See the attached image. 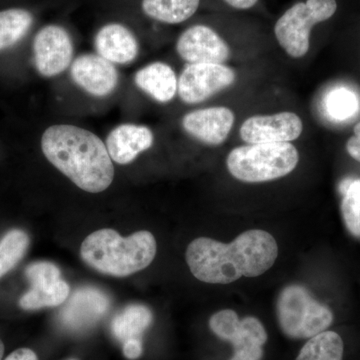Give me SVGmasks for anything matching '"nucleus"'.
Returning a JSON list of instances; mask_svg holds the SVG:
<instances>
[{
	"instance_id": "393cba45",
	"label": "nucleus",
	"mask_w": 360,
	"mask_h": 360,
	"mask_svg": "<svg viewBox=\"0 0 360 360\" xmlns=\"http://www.w3.org/2000/svg\"><path fill=\"white\" fill-rule=\"evenodd\" d=\"M326 108L329 115L338 120H345L352 117L359 108L356 96L350 90L335 89L328 97Z\"/></svg>"
},
{
	"instance_id": "5701e85b",
	"label": "nucleus",
	"mask_w": 360,
	"mask_h": 360,
	"mask_svg": "<svg viewBox=\"0 0 360 360\" xmlns=\"http://www.w3.org/2000/svg\"><path fill=\"white\" fill-rule=\"evenodd\" d=\"M341 214L352 236L360 238V179H345L340 184Z\"/></svg>"
},
{
	"instance_id": "b1692460",
	"label": "nucleus",
	"mask_w": 360,
	"mask_h": 360,
	"mask_svg": "<svg viewBox=\"0 0 360 360\" xmlns=\"http://www.w3.org/2000/svg\"><path fill=\"white\" fill-rule=\"evenodd\" d=\"M30 243V236L21 229L7 232L0 240V278L25 257Z\"/></svg>"
},
{
	"instance_id": "a878e982",
	"label": "nucleus",
	"mask_w": 360,
	"mask_h": 360,
	"mask_svg": "<svg viewBox=\"0 0 360 360\" xmlns=\"http://www.w3.org/2000/svg\"><path fill=\"white\" fill-rule=\"evenodd\" d=\"M262 0H217L220 9L224 13H245L255 11Z\"/></svg>"
},
{
	"instance_id": "423d86ee",
	"label": "nucleus",
	"mask_w": 360,
	"mask_h": 360,
	"mask_svg": "<svg viewBox=\"0 0 360 360\" xmlns=\"http://www.w3.org/2000/svg\"><path fill=\"white\" fill-rule=\"evenodd\" d=\"M276 317L281 333L291 340H309L328 330L335 321L331 309L298 284L286 286L281 291L277 300Z\"/></svg>"
},
{
	"instance_id": "9d476101",
	"label": "nucleus",
	"mask_w": 360,
	"mask_h": 360,
	"mask_svg": "<svg viewBox=\"0 0 360 360\" xmlns=\"http://www.w3.org/2000/svg\"><path fill=\"white\" fill-rule=\"evenodd\" d=\"M110 307V297L103 291L91 286L78 288L59 312V328L68 335H86L105 316Z\"/></svg>"
},
{
	"instance_id": "20e7f679",
	"label": "nucleus",
	"mask_w": 360,
	"mask_h": 360,
	"mask_svg": "<svg viewBox=\"0 0 360 360\" xmlns=\"http://www.w3.org/2000/svg\"><path fill=\"white\" fill-rule=\"evenodd\" d=\"M338 11V0H295L274 21L272 35L286 56L302 59L310 51L315 30Z\"/></svg>"
},
{
	"instance_id": "6e6552de",
	"label": "nucleus",
	"mask_w": 360,
	"mask_h": 360,
	"mask_svg": "<svg viewBox=\"0 0 360 360\" xmlns=\"http://www.w3.org/2000/svg\"><path fill=\"white\" fill-rule=\"evenodd\" d=\"M208 328L231 347L229 360H264L269 333L257 317L240 319L234 310H220L210 316Z\"/></svg>"
},
{
	"instance_id": "c756f323",
	"label": "nucleus",
	"mask_w": 360,
	"mask_h": 360,
	"mask_svg": "<svg viewBox=\"0 0 360 360\" xmlns=\"http://www.w3.org/2000/svg\"><path fill=\"white\" fill-rule=\"evenodd\" d=\"M63 360H84V359H80V357H78V356H70V357H68V359H65Z\"/></svg>"
},
{
	"instance_id": "9b49d317",
	"label": "nucleus",
	"mask_w": 360,
	"mask_h": 360,
	"mask_svg": "<svg viewBox=\"0 0 360 360\" xmlns=\"http://www.w3.org/2000/svg\"><path fill=\"white\" fill-rule=\"evenodd\" d=\"M33 61L42 77H58L70 68L75 54L70 32L60 25L44 26L33 40Z\"/></svg>"
},
{
	"instance_id": "f03ea898",
	"label": "nucleus",
	"mask_w": 360,
	"mask_h": 360,
	"mask_svg": "<svg viewBox=\"0 0 360 360\" xmlns=\"http://www.w3.org/2000/svg\"><path fill=\"white\" fill-rule=\"evenodd\" d=\"M46 160L77 187L103 193L115 179V165L105 143L96 134L73 124H54L41 136Z\"/></svg>"
},
{
	"instance_id": "f3484780",
	"label": "nucleus",
	"mask_w": 360,
	"mask_h": 360,
	"mask_svg": "<svg viewBox=\"0 0 360 360\" xmlns=\"http://www.w3.org/2000/svg\"><path fill=\"white\" fill-rule=\"evenodd\" d=\"M96 53L115 65L134 63L139 54L134 33L122 23H108L97 32L94 39Z\"/></svg>"
},
{
	"instance_id": "f8f14e48",
	"label": "nucleus",
	"mask_w": 360,
	"mask_h": 360,
	"mask_svg": "<svg viewBox=\"0 0 360 360\" xmlns=\"http://www.w3.org/2000/svg\"><path fill=\"white\" fill-rule=\"evenodd\" d=\"M58 265L49 262H37L25 269V276L32 288L21 296L20 307L25 310L56 307L70 296V285L61 279Z\"/></svg>"
},
{
	"instance_id": "4be33fe9",
	"label": "nucleus",
	"mask_w": 360,
	"mask_h": 360,
	"mask_svg": "<svg viewBox=\"0 0 360 360\" xmlns=\"http://www.w3.org/2000/svg\"><path fill=\"white\" fill-rule=\"evenodd\" d=\"M33 20L32 13L26 9L9 8L0 11V52L25 39Z\"/></svg>"
},
{
	"instance_id": "4468645a",
	"label": "nucleus",
	"mask_w": 360,
	"mask_h": 360,
	"mask_svg": "<svg viewBox=\"0 0 360 360\" xmlns=\"http://www.w3.org/2000/svg\"><path fill=\"white\" fill-rule=\"evenodd\" d=\"M236 113L224 105L189 111L181 118L184 131L207 146H222L236 124Z\"/></svg>"
},
{
	"instance_id": "7ed1b4c3",
	"label": "nucleus",
	"mask_w": 360,
	"mask_h": 360,
	"mask_svg": "<svg viewBox=\"0 0 360 360\" xmlns=\"http://www.w3.org/2000/svg\"><path fill=\"white\" fill-rule=\"evenodd\" d=\"M158 245L151 232H135L122 238L113 229L92 232L82 243V260L101 274L125 277L136 274L151 264Z\"/></svg>"
},
{
	"instance_id": "cd10ccee",
	"label": "nucleus",
	"mask_w": 360,
	"mask_h": 360,
	"mask_svg": "<svg viewBox=\"0 0 360 360\" xmlns=\"http://www.w3.org/2000/svg\"><path fill=\"white\" fill-rule=\"evenodd\" d=\"M4 360H40L39 354L30 347H20L13 350Z\"/></svg>"
},
{
	"instance_id": "c85d7f7f",
	"label": "nucleus",
	"mask_w": 360,
	"mask_h": 360,
	"mask_svg": "<svg viewBox=\"0 0 360 360\" xmlns=\"http://www.w3.org/2000/svg\"><path fill=\"white\" fill-rule=\"evenodd\" d=\"M4 354H6V345H4V341L0 338V360H4Z\"/></svg>"
},
{
	"instance_id": "bb28decb",
	"label": "nucleus",
	"mask_w": 360,
	"mask_h": 360,
	"mask_svg": "<svg viewBox=\"0 0 360 360\" xmlns=\"http://www.w3.org/2000/svg\"><path fill=\"white\" fill-rule=\"evenodd\" d=\"M348 155L360 162V122L354 127V135L347 142Z\"/></svg>"
},
{
	"instance_id": "1a4fd4ad",
	"label": "nucleus",
	"mask_w": 360,
	"mask_h": 360,
	"mask_svg": "<svg viewBox=\"0 0 360 360\" xmlns=\"http://www.w3.org/2000/svg\"><path fill=\"white\" fill-rule=\"evenodd\" d=\"M238 80V72L229 65H186L179 77L177 96L187 105H196L224 91Z\"/></svg>"
},
{
	"instance_id": "2eb2a0df",
	"label": "nucleus",
	"mask_w": 360,
	"mask_h": 360,
	"mask_svg": "<svg viewBox=\"0 0 360 360\" xmlns=\"http://www.w3.org/2000/svg\"><path fill=\"white\" fill-rule=\"evenodd\" d=\"M73 82L85 94L104 98L111 96L120 84V75L115 65L97 53L78 56L70 65Z\"/></svg>"
},
{
	"instance_id": "f257e3e1",
	"label": "nucleus",
	"mask_w": 360,
	"mask_h": 360,
	"mask_svg": "<svg viewBox=\"0 0 360 360\" xmlns=\"http://www.w3.org/2000/svg\"><path fill=\"white\" fill-rule=\"evenodd\" d=\"M278 257L276 240L267 231L243 232L231 243L207 238L189 243L186 259L191 274L206 283L227 284L240 277H257L272 267Z\"/></svg>"
},
{
	"instance_id": "ddd939ff",
	"label": "nucleus",
	"mask_w": 360,
	"mask_h": 360,
	"mask_svg": "<svg viewBox=\"0 0 360 360\" xmlns=\"http://www.w3.org/2000/svg\"><path fill=\"white\" fill-rule=\"evenodd\" d=\"M302 118L292 111L255 115L246 118L239 127V137L245 144L284 143L302 136Z\"/></svg>"
},
{
	"instance_id": "39448f33",
	"label": "nucleus",
	"mask_w": 360,
	"mask_h": 360,
	"mask_svg": "<svg viewBox=\"0 0 360 360\" xmlns=\"http://www.w3.org/2000/svg\"><path fill=\"white\" fill-rule=\"evenodd\" d=\"M300 162V153L291 142L243 144L231 149L226 167L232 177L246 184L283 179Z\"/></svg>"
},
{
	"instance_id": "6ab92c4d",
	"label": "nucleus",
	"mask_w": 360,
	"mask_h": 360,
	"mask_svg": "<svg viewBox=\"0 0 360 360\" xmlns=\"http://www.w3.org/2000/svg\"><path fill=\"white\" fill-rule=\"evenodd\" d=\"M153 323V311L148 307L129 305L113 317L110 323L111 335L120 345L127 340H136L144 345V335Z\"/></svg>"
},
{
	"instance_id": "aec40b11",
	"label": "nucleus",
	"mask_w": 360,
	"mask_h": 360,
	"mask_svg": "<svg viewBox=\"0 0 360 360\" xmlns=\"http://www.w3.org/2000/svg\"><path fill=\"white\" fill-rule=\"evenodd\" d=\"M201 4L202 0H142L141 9L150 20L176 25L191 20Z\"/></svg>"
},
{
	"instance_id": "0eeeda50",
	"label": "nucleus",
	"mask_w": 360,
	"mask_h": 360,
	"mask_svg": "<svg viewBox=\"0 0 360 360\" xmlns=\"http://www.w3.org/2000/svg\"><path fill=\"white\" fill-rule=\"evenodd\" d=\"M241 20L224 13L222 18H217V25L198 22L189 25L177 37L175 51L186 65H226L233 56L231 34Z\"/></svg>"
},
{
	"instance_id": "412c9836",
	"label": "nucleus",
	"mask_w": 360,
	"mask_h": 360,
	"mask_svg": "<svg viewBox=\"0 0 360 360\" xmlns=\"http://www.w3.org/2000/svg\"><path fill=\"white\" fill-rule=\"evenodd\" d=\"M345 342L335 330L323 331L304 341L295 360H345Z\"/></svg>"
},
{
	"instance_id": "dca6fc26",
	"label": "nucleus",
	"mask_w": 360,
	"mask_h": 360,
	"mask_svg": "<svg viewBox=\"0 0 360 360\" xmlns=\"http://www.w3.org/2000/svg\"><path fill=\"white\" fill-rule=\"evenodd\" d=\"M155 143V134L148 125L122 123L111 130L105 146L113 162L127 165Z\"/></svg>"
},
{
	"instance_id": "a211bd4d",
	"label": "nucleus",
	"mask_w": 360,
	"mask_h": 360,
	"mask_svg": "<svg viewBox=\"0 0 360 360\" xmlns=\"http://www.w3.org/2000/svg\"><path fill=\"white\" fill-rule=\"evenodd\" d=\"M134 84L155 103L167 104L177 96L179 77L172 65L155 61L137 70Z\"/></svg>"
}]
</instances>
